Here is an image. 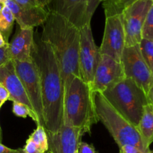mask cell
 <instances>
[{
  "instance_id": "cell-7",
  "label": "cell",
  "mask_w": 153,
  "mask_h": 153,
  "mask_svg": "<svg viewBox=\"0 0 153 153\" xmlns=\"http://www.w3.org/2000/svg\"><path fill=\"white\" fill-rule=\"evenodd\" d=\"M120 62L126 78L132 79L147 97L153 85V74L142 56L139 44L126 46Z\"/></svg>"
},
{
  "instance_id": "cell-27",
  "label": "cell",
  "mask_w": 153,
  "mask_h": 153,
  "mask_svg": "<svg viewBox=\"0 0 153 153\" xmlns=\"http://www.w3.org/2000/svg\"><path fill=\"white\" fill-rule=\"evenodd\" d=\"M78 153H99L92 144L82 141L79 146Z\"/></svg>"
},
{
  "instance_id": "cell-16",
  "label": "cell",
  "mask_w": 153,
  "mask_h": 153,
  "mask_svg": "<svg viewBox=\"0 0 153 153\" xmlns=\"http://www.w3.org/2000/svg\"><path fill=\"white\" fill-rule=\"evenodd\" d=\"M34 43V28H21L18 27L11 41L8 43L9 53L12 61H31Z\"/></svg>"
},
{
  "instance_id": "cell-35",
  "label": "cell",
  "mask_w": 153,
  "mask_h": 153,
  "mask_svg": "<svg viewBox=\"0 0 153 153\" xmlns=\"http://www.w3.org/2000/svg\"><path fill=\"white\" fill-rule=\"evenodd\" d=\"M4 6V4H3V3H0V12L1 11V10H2V8Z\"/></svg>"
},
{
  "instance_id": "cell-20",
  "label": "cell",
  "mask_w": 153,
  "mask_h": 153,
  "mask_svg": "<svg viewBox=\"0 0 153 153\" xmlns=\"http://www.w3.org/2000/svg\"><path fill=\"white\" fill-rule=\"evenodd\" d=\"M28 137L34 141V143L38 146L42 152H48L49 141H48L47 132L44 126L41 125H37L36 129L30 134Z\"/></svg>"
},
{
  "instance_id": "cell-26",
  "label": "cell",
  "mask_w": 153,
  "mask_h": 153,
  "mask_svg": "<svg viewBox=\"0 0 153 153\" xmlns=\"http://www.w3.org/2000/svg\"><path fill=\"white\" fill-rule=\"evenodd\" d=\"M11 60L9 53L8 43L3 47L0 48V66L4 65Z\"/></svg>"
},
{
  "instance_id": "cell-14",
  "label": "cell",
  "mask_w": 153,
  "mask_h": 153,
  "mask_svg": "<svg viewBox=\"0 0 153 153\" xmlns=\"http://www.w3.org/2000/svg\"><path fill=\"white\" fill-rule=\"evenodd\" d=\"M4 4L10 9L18 26L21 28H34L36 26L43 25L49 13L47 9L41 6L21 7L13 0H6Z\"/></svg>"
},
{
  "instance_id": "cell-2",
  "label": "cell",
  "mask_w": 153,
  "mask_h": 153,
  "mask_svg": "<svg viewBox=\"0 0 153 153\" xmlns=\"http://www.w3.org/2000/svg\"><path fill=\"white\" fill-rule=\"evenodd\" d=\"M40 39L49 43L53 51L61 70L65 94L73 78H81L80 29L65 18L49 12Z\"/></svg>"
},
{
  "instance_id": "cell-36",
  "label": "cell",
  "mask_w": 153,
  "mask_h": 153,
  "mask_svg": "<svg viewBox=\"0 0 153 153\" xmlns=\"http://www.w3.org/2000/svg\"><path fill=\"white\" fill-rule=\"evenodd\" d=\"M1 140V128H0V142Z\"/></svg>"
},
{
  "instance_id": "cell-5",
  "label": "cell",
  "mask_w": 153,
  "mask_h": 153,
  "mask_svg": "<svg viewBox=\"0 0 153 153\" xmlns=\"http://www.w3.org/2000/svg\"><path fill=\"white\" fill-rule=\"evenodd\" d=\"M101 94L117 111L137 128L145 106L149 102L143 90L132 79L125 78Z\"/></svg>"
},
{
  "instance_id": "cell-8",
  "label": "cell",
  "mask_w": 153,
  "mask_h": 153,
  "mask_svg": "<svg viewBox=\"0 0 153 153\" xmlns=\"http://www.w3.org/2000/svg\"><path fill=\"white\" fill-rule=\"evenodd\" d=\"M153 0H136L122 12L126 46L138 45L142 40V28Z\"/></svg>"
},
{
  "instance_id": "cell-33",
  "label": "cell",
  "mask_w": 153,
  "mask_h": 153,
  "mask_svg": "<svg viewBox=\"0 0 153 153\" xmlns=\"http://www.w3.org/2000/svg\"><path fill=\"white\" fill-rule=\"evenodd\" d=\"M50 1L51 0H37V2L40 4V6H42L43 7H45V8L47 7V6L50 3Z\"/></svg>"
},
{
  "instance_id": "cell-19",
  "label": "cell",
  "mask_w": 153,
  "mask_h": 153,
  "mask_svg": "<svg viewBox=\"0 0 153 153\" xmlns=\"http://www.w3.org/2000/svg\"><path fill=\"white\" fill-rule=\"evenodd\" d=\"M136 0H102V6L105 16L120 14L124 9Z\"/></svg>"
},
{
  "instance_id": "cell-37",
  "label": "cell",
  "mask_w": 153,
  "mask_h": 153,
  "mask_svg": "<svg viewBox=\"0 0 153 153\" xmlns=\"http://www.w3.org/2000/svg\"><path fill=\"white\" fill-rule=\"evenodd\" d=\"M6 0H0V3H3V4H4V1H5Z\"/></svg>"
},
{
  "instance_id": "cell-4",
  "label": "cell",
  "mask_w": 153,
  "mask_h": 153,
  "mask_svg": "<svg viewBox=\"0 0 153 153\" xmlns=\"http://www.w3.org/2000/svg\"><path fill=\"white\" fill-rule=\"evenodd\" d=\"M94 102L98 120L107 128L119 149L129 145L143 152H151L143 144L137 128L117 111L101 93L94 92Z\"/></svg>"
},
{
  "instance_id": "cell-29",
  "label": "cell",
  "mask_w": 153,
  "mask_h": 153,
  "mask_svg": "<svg viewBox=\"0 0 153 153\" xmlns=\"http://www.w3.org/2000/svg\"><path fill=\"white\" fill-rule=\"evenodd\" d=\"M10 95H9L8 91H7L4 86L0 83V104L3 105L4 102L7 100H9Z\"/></svg>"
},
{
  "instance_id": "cell-34",
  "label": "cell",
  "mask_w": 153,
  "mask_h": 153,
  "mask_svg": "<svg viewBox=\"0 0 153 153\" xmlns=\"http://www.w3.org/2000/svg\"><path fill=\"white\" fill-rule=\"evenodd\" d=\"M8 43H6L5 40H4V37H3L2 34H1V33L0 32V48L1 47H3V46H4L5 45H7Z\"/></svg>"
},
{
  "instance_id": "cell-22",
  "label": "cell",
  "mask_w": 153,
  "mask_h": 153,
  "mask_svg": "<svg viewBox=\"0 0 153 153\" xmlns=\"http://www.w3.org/2000/svg\"><path fill=\"white\" fill-rule=\"evenodd\" d=\"M140 52L148 67L153 71V40L142 39L139 43Z\"/></svg>"
},
{
  "instance_id": "cell-18",
  "label": "cell",
  "mask_w": 153,
  "mask_h": 153,
  "mask_svg": "<svg viewBox=\"0 0 153 153\" xmlns=\"http://www.w3.org/2000/svg\"><path fill=\"white\" fill-rule=\"evenodd\" d=\"M14 16L10 9L4 5L0 12V32L2 34L6 43H9V37L14 23Z\"/></svg>"
},
{
  "instance_id": "cell-21",
  "label": "cell",
  "mask_w": 153,
  "mask_h": 153,
  "mask_svg": "<svg viewBox=\"0 0 153 153\" xmlns=\"http://www.w3.org/2000/svg\"><path fill=\"white\" fill-rule=\"evenodd\" d=\"M12 111H13V114L15 116L19 117L26 118L27 117H29L34 122L37 123V125H40L38 117L36 115V114L34 113V111L26 105L23 104V103L18 102H13Z\"/></svg>"
},
{
  "instance_id": "cell-12",
  "label": "cell",
  "mask_w": 153,
  "mask_h": 153,
  "mask_svg": "<svg viewBox=\"0 0 153 153\" xmlns=\"http://www.w3.org/2000/svg\"><path fill=\"white\" fill-rule=\"evenodd\" d=\"M46 9L79 28L91 24L88 16V0H51Z\"/></svg>"
},
{
  "instance_id": "cell-42",
  "label": "cell",
  "mask_w": 153,
  "mask_h": 153,
  "mask_svg": "<svg viewBox=\"0 0 153 153\" xmlns=\"http://www.w3.org/2000/svg\"><path fill=\"white\" fill-rule=\"evenodd\" d=\"M152 74H153V71H152Z\"/></svg>"
},
{
  "instance_id": "cell-32",
  "label": "cell",
  "mask_w": 153,
  "mask_h": 153,
  "mask_svg": "<svg viewBox=\"0 0 153 153\" xmlns=\"http://www.w3.org/2000/svg\"><path fill=\"white\" fill-rule=\"evenodd\" d=\"M147 98H148V100H149V104H151L153 106V85H152V87H151L150 90H149V92L147 96Z\"/></svg>"
},
{
  "instance_id": "cell-39",
  "label": "cell",
  "mask_w": 153,
  "mask_h": 153,
  "mask_svg": "<svg viewBox=\"0 0 153 153\" xmlns=\"http://www.w3.org/2000/svg\"><path fill=\"white\" fill-rule=\"evenodd\" d=\"M151 152H152V153H153V150L152 151V150H151Z\"/></svg>"
},
{
  "instance_id": "cell-6",
  "label": "cell",
  "mask_w": 153,
  "mask_h": 153,
  "mask_svg": "<svg viewBox=\"0 0 153 153\" xmlns=\"http://www.w3.org/2000/svg\"><path fill=\"white\" fill-rule=\"evenodd\" d=\"M15 71L20 79L40 125L44 126L41 86L38 70L33 59L28 61H12Z\"/></svg>"
},
{
  "instance_id": "cell-10",
  "label": "cell",
  "mask_w": 153,
  "mask_h": 153,
  "mask_svg": "<svg viewBox=\"0 0 153 153\" xmlns=\"http://www.w3.org/2000/svg\"><path fill=\"white\" fill-rule=\"evenodd\" d=\"M126 47V35L122 13L105 16L104 34L99 52L120 61Z\"/></svg>"
},
{
  "instance_id": "cell-11",
  "label": "cell",
  "mask_w": 153,
  "mask_h": 153,
  "mask_svg": "<svg viewBox=\"0 0 153 153\" xmlns=\"http://www.w3.org/2000/svg\"><path fill=\"white\" fill-rule=\"evenodd\" d=\"M125 78L120 61L108 55L100 54L93 84L94 92L103 93Z\"/></svg>"
},
{
  "instance_id": "cell-28",
  "label": "cell",
  "mask_w": 153,
  "mask_h": 153,
  "mask_svg": "<svg viewBox=\"0 0 153 153\" xmlns=\"http://www.w3.org/2000/svg\"><path fill=\"white\" fill-rule=\"evenodd\" d=\"M13 1L21 7H34L40 6V4L37 2V0H13Z\"/></svg>"
},
{
  "instance_id": "cell-15",
  "label": "cell",
  "mask_w": 153,
  "mask_h": 153,
  "mask_svg": "<svg viewBox=\"0 0 153 153\" xmlns=\"http://www.w3.org/2000/svg\"><path fill=\"white\" fill-rule=\"evenodd\" d=\"M0 83L8 91L10 101L23 103L33 110L23 85L15 71L12 60L0 66Z\"/></svg>"
},
{
  "instance_id": "cell-30",
  "label": "cell",
  "mask_w": 153,
  "mask_h": 153,
  "mask_svg": "<svg viewBox=\"0 0 153 153\" xmlns=\"http://www.w3.org/2000/svg\"><path fill=\"white\" fill-rule=\"evenodd\" d=\"M119 153H146L143 152L142 151L139 150L136 147H134L132 146H129V145H126L123 147L119 149ZM147 153H152V152H147Z\"/></svg>"
},
{
  "instance_id": "cell-13",
  "label": "cell",
  "mask_w": 153,
  "mask_h": 153,
  "mask_svg": "<svg viewBox=\"0 0 153 153\" xmlns=\"http://www.w3.org/2000/svg\"><path fill=\"white\" fill-rule=\"evenodd\" d=\"M50 153H75L85 133L81 129L63 124L57 132L46 131Z\"/></svg>"
},
{
  "instance_id": "cell-23",
  "label": "cell",
  "mask_w": 153,
  "mask_h": 153,
  "mask_svg": "<svg viewBox=\"0 0 153 153\" xmlns=\"http://www.w3.org/2000/svg\"><path fill=\"white\" fill-rule=\"evenodd\" d=\"M142 39L153 40V3L148 11L143 23Z\"/></svg>"
},
{
  "instance_id": "cell-40",
  "label": "cell",
  "mask_w": 153,
  "mask_h": 153,
  "mask_svg": "<svg viewBox=\"0 0 153 153\" xmlns=\"http://www.w3.org/2000/svg\"><path fill=\"white\" fill-rule=\"evenodd\" d=\"M46 153H50V152H49V151H48V152H46Z\"/></svg>"
},
{
  "instance_id": "cell-3",
  "label": "cell",
  "mask_w": 153,
  "mask_h": 153,
  "mask_svg": "<svg viewBox=\"0 0 153 153\" xmlns=\"http://www.w3.org/2000/svg\"><path fill=\"white\" fill-rule=\"evenodd\" d=\"M98 121L94 91L81 78L74 77L64 94V125L86 134Z\"/></svg>"
},
{
  "instance_id": "cell-1",
  "label": "cell",
  "mask_w": 153,
  "mask_h": 153,
  "mask_svg": "<svg viewBox=\"0 0 153 153\" xmlns=\"http://www.w3.org/2000/svg\"><path fill=\"white\" fill-rule=\"evenodd\" d=\"M31 57L40 76L44 128L57 132L64 124V88L59 65L51 46L41 39L34 40Z\"/></svg>"
},
{
  "instance_id": "cell-25",
  "label": "cell",
  "mask_w": 153,
  "mask_h": 153,
  "mask_svg": "<svg viewBox=\"0 0 153 153\" xmlns=\"http://www.w3.org/2000/svg\"><path fill=\"white\" fill-rule=\"evenodd\" d=\"M102 1V0H88V16L90 22L91 21L93 15L94 14L96 10Z\"/></svg>"
},
{
  "instance_id": "cell-24",
  "label": "cell",
  "mask_w": 153,
  "mask_h": 153,
  "mask_svg": "<svg viewBox=\"0 0 153 153\" xmlns=\"http://www.w3.org/2000/svg\"><path fill=\"white\" fill-rule=\"evenodd\" d=\"M22 150L24 153H43L40 150L38 146L29 137L27 139L25 146L22 148Z\"/></svg>"
},
{
  "instance_id": "cell-38",
  "label": "cell",
  "mask_w": 153,
  "mask_h": 153,
  "mask_svg": "<svg viewBox=\"0 0 153 153\" xmlns=\"http://www.w3.org/2000/svg\"><path fill=\"white\" fill-rule=\"evenodd\" d=\"M1 106H2V105H1L0 104V108H1Z\"/></svg>"
},
{
  "instance_id": "cell-9",
  "label": "cell",
  "mask_w": 153,
  "mask_h": 153,
  "mask_svg": "<svg viewBox=\"0 0 153 153\" xmlns=\"http://www.w3.org/2000/svg\"><path fill=\"white\" fill-rule=\"evenodd\" d=\"M99 56V49L93 37L91 24H88L80 29L79 69L81 79L86 82L92 90Z\"/></svg>"
},
{
  "instance_id": "cell-41",
  "label": "cell",
  "mask_w": 153,
  "mask_h": 153,
  "mask_svg": "<svg viewBox=\"0 0 153 153\" xmlns=\"http://www.w3.org/2000/svg\"><path fill=\"white\" fill-rule=\"evenodd\" d=\"M75 153H78V151H77V152H75Z\"/></svg>"
},
{
  "instance_id": "cell-31",
  "label": "cell",
  "mask_w": 153,
  "mask_h": 153,
  "mask_svg": "<svg viewBox=\"0 0 153 153\" xmlns=\"http://www.w3.org/2000/svg\"><path fill=\"white\" fill-rule=\"evenodd\" d=\"M0 153H24L22 148L19 149H10L7 146H4L0 142Z\"/></svg>"
},
{
  "instance_id": "cell-17",
  "label": "cell",
  "mask_w": 153,
  "mask_h": 153,
  "mask_svg": "<svg viewBox=\"0 0 153 153\" xmlns=\"http://www.w3.org/2000/svg\"><path fill=\"white\" fill-rule=\"evenodd\" d=\"M137 128L144 146L149 149L153 142V106L149 103L145 106Z\"/></svg>"
}]
</instances>
